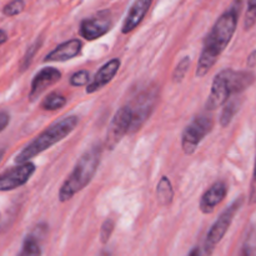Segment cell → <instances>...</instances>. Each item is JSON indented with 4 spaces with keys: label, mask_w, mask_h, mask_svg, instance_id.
Instances as JSON below:
<instances>
[{
    "label": "cell",
    "mask_w": 256,
    "mask_h": 256,
    "mask_svg": "<svg viewBox=\"0 0 256 256\" xmlns=\"http://www.w3.org/2000/svg\"><path fill=\"white\" fill-rule=\"evenodd\" d=\"M242 9V0H234L229 10L224 12L212 26V32L205 39L204 48L200 54L196 68V76L202 78L214 66L216 60L232 42L238 26L240 12Z\"/></svg>",
    "instance_id": "cell-1"
},
{
    "label": "cell",
    "mask_w": 256,
    "mask_h": 256,
    "mask_svg": "<svg viewBox=\"0 0 256 256\" xmlns=\"http://www.w3.org/2000/svg\"><path fill=\"white\" fill-rule=\"evenodd\" d=\"M100 158H102V148L99 145H95L82 154V156L75 165L72 174L68 176V179L60 188V202H65L70 200L75 194L82 192L92 182L95 172H96L98 166H99Z\"/></svg>",
    "instance_id": "cell-2"
},
{
    "label": "cell",
    "mask_w": 256,
    "mask_h": 256,
    "mask_svg": "<svg viewBox=\"0 0 256 256\" xmlns=\"http://www.w3.org/2000/svg\"><path fill=\"white\" fill-rule=\"evenodd\" d=\"M78 118L76 116H66L60 122H55L46 130L38 135L32 142H30L19 154L15 158L16 164H22V162H29L30 159L35 158L36 155L42 154L46 149L52 148L56 142H62L64 138H66L75 126L78 125Z\"/></svg>",
    "instance_id": "cell-3"
},
{
    "label": "cell",
    "mask_w": 256,
    "mask_h": 256,
    "mask_svg": "<svg viewBox=\"0 0 256 256\" xmlns=\"http://www.w3.org/2000/svg\"><path fill=\"white\" fill-rule=\"evenodd\" d=\"M242 202H244V198H238L232 204H230L229 206L222 212V215L218 218L216 222L212 224V226L210 228V230L208 232L206 238H205L204 240V244H202V246L205 255L210 256L214 252L216 245L222 242V238L225 236V234H226L228 230H229L230 225H232L236 212H239L240 208L242 206Z\"/></svg>",
    "instance_id": "cell-4"
},
{
    "label": "cell",
    "mask_w": 256,
    "mask_h": 256,
    "mask_svg": "<svg viewBox=\"0 0 256 256\" xmlns=\"http://www.w3.org/2000/svg\"><path fill=\"white\" fill-rule=\"evenodd\" d=\"M212 126H214V122L212 116L204 114L195 116V119L185 128L182 132V145L185 154H192L202 140L212 132Z\"/></svg>",
    "instance_id": "cell-5"
},
{
    "label": "cell",
    "mask_w": 256,
    "mask_h": 256,
    "mask_svg": "<svg viewBox=\"0 0 256 256\" xmlns=\"http://www.w3.org/2000/svg\"><path fill=\"white\" fill-rule=\"evenodd\" d=\"M158 102V88L152 86L139 94V96L134 100L132 105H130L132 114V126L130 132H135L140 129L145 120L150 116Z\"/></svg>",
    "instance_id": "cell-6"
},
{
    "label": "cell",
    "mask_w": 256,
    "mask_h": 256,
    "mask_svg": "<svg viewBox=\"0 0 256 256\" xmlns=\"http://www.w3.org/2000/svg\"><path fill=\"white\" fill-rule=\"evenodd\" d=\"M132 120V114L130 106H122L115 112L106 132V148L114 149L115 145L124 138V135L130 132Z\"/></svg>",
    "instance_id": "cell-7"
},
{
    "label": "cell",
    "mask_w": 256,
    "mask_h": 256,
    "mask_svg": "<svg viewBox=\"0 0 256 256\" xmlns=\"http://www.w3.org/2000/svg\"><path fill=\"white\" fill-rule=\"evenodd\" d=\"M35 164L26 162L5 172L0 175V192H9L26 184L35 172Z\"/></svg>",
    "instance_id": "cell-8"
},
{
    "label": "cell",
    "mask_w": 256,
    "mask_h": 256,
    "mask_svg": "<svg viewBox=\"0 0 256 256\" xmlns=\"http://www.w3.org/2000/svg\"><path fill=\"white\" fill-rule=\"evenodd\" d=\"M232 95V94L230 92L229 82H228V69L222 70L214 78L212 90H210L209 98H208L205 106H206L208 110L218 109L222 105H224L230 99Z\"/></svg>",
    "instance_id": "cell-9"
},
{
    "label": "cell",
    "mask_w": 256,
    "mask_h": 256,
    "mask_svg": "<svg viewBox=\"0 0 256 256\" xmlns=\"http://www.w3.org/2000/svg\"><path fill=\"white\" fill-rule=\"evenodd\" d=\"M112 28V18L109 12H99L90 19H85L80 25V35L86 40H95L106 34Z\"/></svg>",
    "instance_id": "cell-10"
},
{
    "label": "cell",
    "mask_w": 256,
    "mask_h": 256,
    "mask_svg": "<svg viewBox=\"0 0 256 256\" xmlns=\"http://www.w3.org/2000/svg\"><path fill=\"white\" fill-rule=\"evenodd\" d=\"M60 78H62V72L55 68H44L40 70L32 82V89H30L29 94L30 100H35L36 98H39L48 88L59 82Z\"/></svg>",
    "instance_id": "cell-11"
},
{
    "label": "cell",
    "mask_w": 256,
    "mask_h": 256,
    "mask_svg": "<svg viewBox=\"0 0 256 256\" xmlns=\"http://www.w3.org/2000/svg\"><path fill=\"white\" fill-rule=\"evenodd\" d=\"M228 192L226 184L224 182H216L212 184L200 199V210L204 214H212L215 208L225 199Z\"/></svg>",
    "instance_id": "cell-12"
},
{
    "label": "cell",
    "mask_w": 256,
    "mask_h": 256,
    "mask_svg": "<svg viewBox=\"0 0 256 256\" xmlns=\"http://www.w3.org/2000/svg\"><path fill=\"white\" fill-rule=\"evenodd\" d=\"M120 66V60L119 59H112L108 62H105L98 72L95 74V76L92 78V82L86 85V92L88 94H92V92H98L102 88H104L108 82H110L112 80V78L115 76V74L118 72Z\"/></svg>",
    "instance_id": "cell-13"
},
{
    "label": "cell",
    "mask_w": 256,
    "mask_h": 256,
    "mask_svg": "<svg viewBox=\"0 0 256 256\" xmlns=\"http://www.w3.org/2000/svg\"><path fill=\"white\" fill-rule=\"evenodd\" d=\"M82 48V40L79 39H72L69 42H65L62 44L58 45L52 52L45 56L44 62H66V60L72 59L76 55L80 54Z\"/></svg>",
    "instance_id": "cell-14"
},
{
    "label": "cell",
    "mask_w": 256,
    "mask_h": 256,
    "mask_svg": "<svg viewBox=\"0 0 256 256\" xmlns=\"http://www.w3.org/2000/svg\"><path fill=\"white\" fill-rule=\"evenodd\" d=\"M152 2V0H136V2L132 4L129 12H128L126 18H125L124 24H122V32H124V34L132 32V30L142 22V19H144L145 15H146V12H149Z\"/></svg>",
    "instance_id": "cell-15"
},
{
    "label": "cell",
    "mask_w": 256,
    "mask_h": 256,
    "mask_svg": "<svg viewBox=\"0 0 256 256\" xmlns=\"http://www.w3.org/2000/svg\"><path fill=\"white\" fill-rule=\"evenodd\" d=\"M40 239H42V235L39 234V228H38L36 232L25 238L22 250L18 256H42Z\"/></svg>",
    "instance_id": "cell-16"
},
{
    "label": "cell",
    "mask_w": 256,
    "mask_h": 256,
    "mask_svg": "<svg viewBox=\"0 0 256 256\" xmlns=\"http://www.w3.org/2000/svg\"><path fill=\"white\" fill-rule=\"evenodd\" d=\"M172 198H174V190H172V182H170L169 178L162 176L156 186L158 202L162 206H168V205L172 204Z\"/></svg>",
    "instance_id": "cell-17"
},
{
    "label": "cell",
    "mask_w": 256,
    "mask_h": 256,
    "mask_svg": "<svg viewBox=\"0 0 256 256\" xmlns=\"http://www.w3.org/2000/svg\"><path fill=\"white\" fill-rule=\"evenodd\" d=\"M240 105H242L240 98H232V99H229L225 102V106L222 109V115H220V125L222 128H226L232 122L236 112H239Z\"/></svg>",
    "instance_id": "cell-18"
},
{
    "label": "cell",
    "mask_w": 256,
    "mask_h": 256,
    "mask_svg": "<svg viewBox=\"0 0 256 256\" xmlns=\"http://www.w3.org/2000/svg\"><path fill=\"white\" fill-rule=\"evenodd\" d=\"M238 256H256V224H252L248 230Z\"/></svg>",
    "instance_id": "cell-19"
},
{
    "label": "cell",
    "mask_w": 256,
    "mask_h": 256,
    "mask_svg": "<svg viewBox=\"0 0 256 256\" xmlns=\"http://www.w3.org/2000/svg\"><path fill=\"white\" fill-rule=\"evenodd\" d=\"M65 104H66L65 96L58 94V92H52L45 98L44 102H42V106L45 110H58L62 109Z\"/></svg>",
    "instance_id": "cell-20"
},
{
    "label": "cell",
    "mask_w": 256,
    "mask_h": 256,
    "mask_svg": "<svg viewBox=\"0 0 256 256\" xmlns=\"http://www.w3.org/2000/svg\"><path fill=\"white\" fill-rule=\"evenodd\" d=\"M189 66H190V58L189 56L182 58V59L179 62V64L176 65V68H175L174 72H172V82H182V79H184L185 75H186L188 70H189Z\"/></svg>",
    "instance_id": "cell-21"
},
{
    "label": "cell",
    "mask_w": 256,
    "mask_h": 256,
    "mask_svg": "<svg viewBox=\"0 0 256 256\" xmlns=\"http://www.w3.org/2000/svg\"><path fill=\"white\" fill-rule=\"evenodd\" d=\"M256 24V0L248 2V9L245 12L244 28L245 30H250Z\"/></svg>",
    "instance_id": "cell-22"
},
{
    "label": "cell",
    "mask_w": 256,
    "mask_h": 256,
    "mask_svg": "<svg viewBox=\"0 0 256 256\" xmlns=\"http://www.w3.org/2000/svg\"><path fill=\"white\" fill-rule=\"evenodd\" d=\"M24 8H25L24 0H12V2H10L9 4L5 5L2 12H4L6 16H14V15L20 14V12L24 10Z\"/></svg>",
    "instance_id": "cell-23"
},
{
    "label": "cell",
    "mask_w": 256,
    "mask_h": 256,
    "mask_svg": "<svg viewBox=\"0 0 256 256\" xmlns=\"http://www.w3.org/2000/svg\"><path fill=\"white\" fill-rule=\"evenodd\" d=\"M89 82L90 76L86 70H80V72L72 74L70 78V85H72V86H85Z\"/></svg>",
    "instance_id": "cell-24"
},
{
    "label": "cell",
    "mask_w": 256,
    "mask_h": 256,
    "mask_svg": "<svg viewBox=\"0 0 256 256\" xmlns=\"http://www.w3.org/2000/svg\"><path fill=\"white\" fill-rule=\"evenodd\" d=\"M114 228H115L114 220L112 219L105 220L104 224H102V230H100V240H102V244H106V242H109L110 236H112V232H114Z\"/></svg>",
    "instance_id": "cell-25"
},
{
    "label": "cell",
    "mask_w": 256,
    "mask_h": 256,
    "mask_svg": "<svg viewBox=\"0 0 256 256\" xmlns=\"http://www.w3.org/2000/svg\"><path fill=\"white\" fill-rule=\"evenodd\" d=\"M39 45L40 44H34L32 45V46H30L29 49H28V52H26V55H25V59H24V62H22V69L24 70V69H26V66H29V64L30 62H32V58H34V55H35V52H38V50H39Z\"/></svg>",
    "instance_id": "cell-26"
},
{
    "label": "cell",
    "mask_w": 256,
    "mask_h": 256,
    "mask_svg": "<svg viewBox=\"0 0 256 256\" xmlns=\"http://www.w3.org/2000/svg\"><path fill=\"white\" fill-rule=\"evenodd\" d=\"M249 204H256V160H255V168L254 174H252V185H250V195H249Z\"/></svg>",
    "instance_id": "cell-27"
},
{
    "label": "cell",
    "mask_w": 256,
    "mask_h": 256,
    "mask_svg": "<svg viewBox=\"0 0 256 256\" xmlns=\"http://www.w3.org/2000/svg\"><path fill=\"white\" fill-rule=\"evenodd\" d=\"M9 122H10L9 114L5 112H0V132H2V130L8 126Z\"/></svg>",
    "instance_id": "cell-28"
},
{
    "label": "cell",
    "mask_w": 256,
    "mask_h": 256,
    "mask_svg": "<svg viewBox=\"0 0 256 256\" xmlns=\"http://www.w3.org/2000/svg\"><path fill=\"white\" fill-rule=\"evenodd\" d=\"M186 256H206V255H205V252H202V246H195V248H192L189 252H188Z\"/></svg>",
    "instance_id": "cell-29"
},
{
    "label": "cell",
    "mask_w": 256,
    "mask_h": 256,
    "mask_svg": "<svg viewBox=\"0 0 256 256\" xmlns=\"http://www.w3.org/2000/svg\"><path fill=\"white\" fill-rule=\"evenodd\" d=\"M248 68H254L256 66V49L254 50V52H250L249 58H248Z\"/></svg>",
    "instance_id": "cell-30"
},
{
    "label": "cell",
    "mask_w": 256,
    "mask_h": 256,
    "mask_svg": "<svg viewBox=\"0 0 256 256\" xmlns=\"http://www.w3.org/2000/svg\"><path fill=\"white\" fill-rule=\"evenodd\" d=\"M8 40V36H6V32H4V30H0V45L4 44L5 42Z\"/></svg>",
    "instance_id": "cell-31"
},
{
    "label": "cell",
    "mask_w": 256,
    "mask_h": 256,
    "mask_svg": "<svg viewBox=\"0 0 256 256\" xmlns=\"http://www.w3.org/2000/svg\"><path fill=\"white\" fill-rule=\"evenodd\" d=\"M99 256H112V254L109 252V250H104V252H102Z\"/></svg>",
    "instance_id": "cell-32"
},
{
    "label": "cell",
    "mask_w": 256,
    "mask_h": 256,
    "mask_svg": "<svg viewBox=\"0 0 256 256\" xmlns=\"http://www.w3.org/2000/svg\"><path fill=\"white\" fill-rule=\"evenodd\" d=\"M2 155H4V150H0V162H2Z\"/></svg>",
    "instance_id": "cell-33"
}]
</instances>
